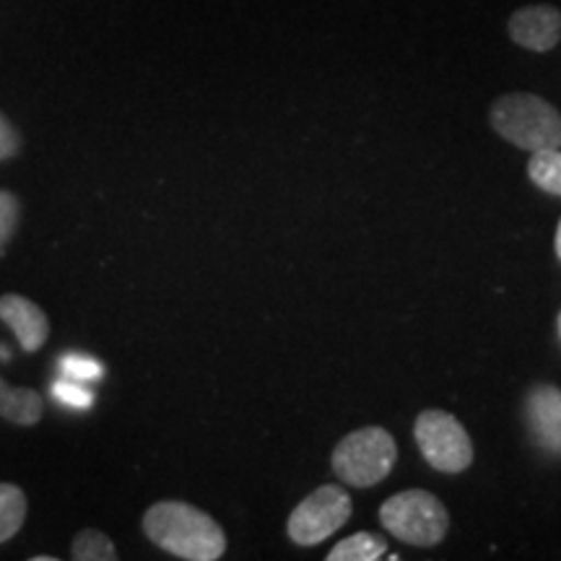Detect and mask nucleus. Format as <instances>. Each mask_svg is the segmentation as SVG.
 Listing matches in <instances>:
<instances>
[{
  "instance_id": "20",
  "label": "nucleus",
  "mask_w": 561,
  "mask_h": 561,
  "mask_svg": "<svg viewBox=\"0 0 561 561\" xmlns=\"http://www.w3.org/2000/svg\"><path fill=\"white\" fill-rule=\"evenodd\" d=\"M32 561H55V557H34Z\"/></svg>"
},
{
  "instance_id": "15",
  "label": "nucleus",
  "mask_w": 561,
  "mask_h": 561,
  "mask_svg": "<svg viewBox=\"0 0 561 561\" xmlns=\"http://www.w3.org/2000/svg\"><path fill=\"white\" fill-rule=\"evenodd\" d=\"M21 221V201L16 193L0 191V257L9 250V242L16 234Z\"/></svg>"
},
{
  "instance_id": "17",
  "label": "nucleus",
  "mask_w": 561,
  "mask_h": 561,
  "mask_svg": "<svg viewBox=\"0 0 561 561\" xmlns=\"http://www.w3.org/2000/svg\"><path fill=\"white\" fill-rule=\"evenodd\" d=\"M53 396L58 398L60 403L70 405V409H89L91 401H94V396L83 388V385H76V382H55L53 385Z\"/></svg>"
},
{
  "instance_id": "12",
  "label": "nucleus",
  "mask_w": 561,
  "mask_h": 561,
  "mask_svg": "<svg viewBox=\"0 0 561 561\" xmlns=\"http://www.w3.org/2000/svg\"><path fill=\"white\" fill-rule=\"evenodd\" d=\"M388 543L382 536L375 533H354V536L343 538L335 549L328 553V561H377L385 557Z\"/></svg>"
},
{
  "instance_id": "10",
  "label": "nucleus",
  "mask_w": 561,
  "mask_h": 561,
  "mask_svg": "<svg viewBox=\"0 0 561 561\" xmlns=\"http://www.w3.org/2000/svg\"><path fill=\"white\" fill-rule=\"evenodd\" d=\"M45 413L42 396L32 388H16L0 377V416L16 426H37Z\"/></svg>"
},
{
  "instance_id": "2",
  "label": "nucleus",
  "mask_w": 561,
  "mask_h": 561,
  "mask_svg": "<svg viewBox=\"0 0 561 561\" xmlns=\"http://www.w3.org/2000/svg\"><path fill=\"white\" fill-rule=\"evenodd\" d=\"M491 128L523 151L561 149L559 110L536 94H504L491 107Z\"/></svg>"
},
{
  "instance_id": "9",
  "label": "nucleus",
  "mask_w": 561,
  "mask_h": 561,
  "mask_svg": "<svg viewBox=\"0 0 561 561\" xmlns=\"http://www.w3.org/2000/svg\"><path fill=\"white\" fill-rule=\"evenodd\" d=\"M507 30L525 50L549 53L561 39V11L553 5H525L512 13Z\"/></svg>"
},
{
  "instance_id": "1",
  "label": "nucleus",
  "mask_w": 561,
  "mask_h": 561,
  "mask_svg": "<svg viewBox=\"0 0 561 561\" xmlns=\"http://www.w3.org/2000/svg\"><path fill=\"white\" fill-rule=\"evenodd\" d=\"M144 530L161 551L187 561H216L227 551L221 525L187 502H157L146 510Z\"/></svg>"
},
{
  "instance_id": "21",
  "label": "nucleus",
  "mask_w": 561,
  "mask_h": 561,
  "mask_svg": "<svg viewBox=\"0 0 561 561\" xmlns=\"http://www.w3.org/2000/svg\"><path fill=\"white\" fill-rule=\"evenodd\" d=\"M559 339H561V312H559Z\"/></svg>"
},
{
  "instance_id": "18",
  "label": "nucleus",
  "mask_w": 561,
  "mask_h": 561,
  "mask_svg": "<svg viewBox=\"0 0 561 561\" xmlns=\"http://www.w3.org/2000/svg\"><path fill=\"white\" fill-rule=\"evenodd\" d=\"M19 151H21V133L16 130V125L0 112V161L19 157Z\"/></svg>"
},
{
  "instance_id": "6",
  "label": "nucleus",
  "mask_w": 561,
  "mask_h": 561,
  "mask_svg": "<svg viewBox=\"0 0 561 561\" xmlns=\"http://www.w3.org/2000/svg\"><path fill=\"white\" fill-rule=\"evenodd\" d=\"M354 504L351 496L335 483L314 489L305 502L297 504V510L289 515V538L299 546H318L331 538L335 530H341L348 523Z\"/></svg>"
},
{
  "instance_id": "11",
  "label": "nucleus",
  "mask_w": 561,
  "mask_h": 561,
  "mask_svg": "<svg viewBox=\"0 0 561 561\" xmlns=\"http://www.w3.org/2000/svg\"><path fill=\"white\" fill-rule=\"evenodd\" d=\"M26 520V494L16 483H0V543L11 541L24 528Z\"/></svg>"
},
{
  "instance_id": "8",
  "label": "nucleus",
  "mask_w": 561,
  "mask_h": 561,
  "mask_svg": "<svg viewBox=\"0 0 561 561\" xmlns=\"http://www.w3.org/2000/svg\"><path fill=\"white\" fill-rule=\"evenodd\" d=\"M0 322L11 328L21 351L37 354L50 339V320L37 301L21 297V294H3L0 297Z\"/></svg>"
},
{
  "instance_id": "4",
  "label": "nucleus",
  "mask_w": 561,
  "mask_h": 561,
  "mask_svg": "<svg viewBox=\"0 0 561 561\" xmlns=\"http://www.w3.org/2000/svg\"><path fill=\"white\" fill-rule=\"evenodd\" d=\"M380 523L398 541L421 549L437 546L450 528L445 504L424 489H409L390 496L380 507Z\"/></svg>"
},
{
  "instance_id": "19",
  "label": "nucleus",
  "mask_w": 561,
  "mask_h": 561,
  "mask_svg": "<svg viewBox=\"0 0 561 561\" xmlns=\"http://www.w3.org/2000/svg\"><path fill=\"white\" fill-rule=\"evenodd\" d=\"M553 248H557V255L561 261V221H559V229H557V240H553Z\"/></svg>"
},
{
  "instance_id": "14",
  "label": "nucleus",
  "mask_w": 561,
  "mask_h": 561,
  "mask_svg": "<svg viewBox=\"0 0 561 561\" xmlns=\"http://www.w3.org/2000/svg\"><path fill=\"white\" fill-rule=\"evenodd\" d=\"M530 180L538 187L551 195H561V151L559 149H546L536 151L530 157L528 164Z\"/></svg>"
},
{
  "instance_id": "5",
  "label": "nucleus",
  "mask_w": 561,
  "mask_h": 561,
  "mask_svg": "<svg viewBox=\"0 0 561 561\" xmlns=\"http://www.w3.org/2000/svg\"><path fill=\"white\" fill-rule=\"evenodd\" d=\"M424 460L442 473H462L473 462V442L466 426L447 411H424L413 426Z\"/></svg>"
},
{
  "instance_id": "3",
  "label": "nucleus",
  "mask_w": 561,
  "mask_h": 561,
  "mask_svg": "<svg viewBox=\"0 0 561 561\" xmlns=\"http://www.w3.org/2000/svg\"><path fill=\"white\" fill-rule=\"evenodd\" d=\"M398 445L382 426L351 432L333 450V471L343 483L356 489H369L385 481L396 468Z\"/></svg>"
},
{
  "instance_id": "16",
  "label": "nucleus",
  "mask_w": 561,
  "mask_h": 561,
  "mask_svg": "<svg viewBox=\"0 0 561 561\" xmlns=\"http://www.w3.org/2000/svg\"><path fill=\"white\" fill-rule=\"evenodd\" d=\"M62 369L68 371L70 377H76V380H83V382H91V380H100L104 375L102 364L96 359H91V356H81V354H68L60 359Z\"/></svg>"
},
{
  "instance_id": "13",
  "label": "nucleus",
  "mask_w": 561,
  "mask_h": 561,
  "mask_svg": "<svg viewBox=\"0 0 561 561\" xmlns=\"http://www.w3.org/2000/svg\"><path fill=\"white\" fill-rule=\"evenodd\" d=\"M70 559H76V561H115L117 549H115V543L110 541V536H104L102 530L87 528V530H79V536L73 538V546H70Z\"/></svg>"
},
{
  "instance_id": "7",
  "label": "nucleus",
  "mask_w": 561,
  "mask_h": 561,
  "mask_svg": "<svg viewBox=\"0 0 561 561\" xmlns=\"http://www.w3.org/2000/svg\"><path fill=\"white\" fill-rule=\"evenodd\" d=\"M525 419L536 445L543 453L561 455V390L553 385H536L525 398Z\"/></svg>"
}]
</instances>
